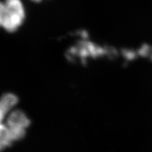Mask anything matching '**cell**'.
I'll use <instances>...</instances> for the list:
<instances>
[{
  "label": "cell",
  "mask_w": 152,
  "mask_h": 152,
  "mask_svg": "<svg viewBox=\"0 0 152 152\" xmlns=\"http://www.w3.org/2000/svg\"><path fill=\"white\" fill-rule=\"evenodd\" d=\"M19 99L12 93H6L0 98V151L9 148L5 134L4 123L6 116L18 104Z\"/></svg>",
  "instance_id": "cell-3"
},
{
  "label": "cell",
  "mask_w": 152,
  "mask_h": 152,
  "mask_svg": "<svg viewBox=\"0 0 152 152\" xmlns=\"http://www.w3.org/2000/svg\"><path fill=\"white\" fill-rule=\"evenodd\" d=\"M140 52H141L142 55L149 57L152 61V47L148 46V45H144L140 49Z\"/></svg>",
  "instance_id": "cell-4"
},
{
  "label": "cell",
  "mask_w": 152,
  "mask_h": 152,
  "mask_svg": "<svg viewBox=\"0 0 152 152\" xmlns=\"http://www.w3.org/2000/svg\"><path fill=\"white\" fill-rule=\"evenodd\" d=\"M26 18L25 8L21 0L0 2V27L8 32H15Z\"/></svg>",
  "instance_id": "cell-1"
},
{
  "label": "cell",
  "mask_w": 152,
  "mask_h": 152,
  "mask_svg": "<svg viewBox=\"0 0 152 152\" xmlns=\"http://www.w3.org/2000/svg\"><path fill=\"white\" fill-rule=\"evenodd\" d=\"M30 124V118L23 110L15 108L9 113L5 120L4 129L10 147L26 136Z\"/></svg>",
  "instance_id": "cell-2"
},
{
  "label": "cell",
  "mask_w": 152,
  "mask_h": 152,
  "mask_svg": "<svg viewBox=\"0 0 152 152\" xmlns=\"http://www.w3.org/2000/svg\"><path fill=\"white\" fill-rule=\"evenodd\" d=\"M31 1H33V2H40L41 0H31Z\"/></svg>",
  "instance_id": "cell-5"
}]
</instances>
